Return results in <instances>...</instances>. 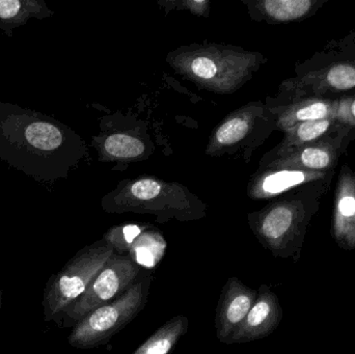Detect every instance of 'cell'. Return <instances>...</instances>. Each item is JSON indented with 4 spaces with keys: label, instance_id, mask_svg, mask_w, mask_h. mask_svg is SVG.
I'll return each mask as SVG.
<instances>
[{
    "label": "cell",
    "instance_id": "cell-7",
    "mask_svg": "<svg viewBox=\"0 0 355 354\" xmlns=\"http://www.w3.org/2000/svg\"><path fill=\"white\" fill-rule=\"evenodd\" d=\"M257 291L258 297L254 306L227 345L244 344L266 338L281 324L283 309L277 295L267 285H261Z\"/></svg>",
    "mask_w": 355,
    "mask_h": 354
},
{
    "label": "cell",
    "instance_id": "cell-3",
    "mask_svg": "<svg viewBox=\"0 0 355 354\" xmlns=\"http://www.w3.org/2000/svg\"><path fill=\"white\" fill-rule=\"evenodd\" d=\"M153 282V270H147L124 294L87 314L71 330L69 344L77 349L106 344L143 312Z\"/></svg>",
    "mask_w": 355,
    "mask_h": 354
},
{
    "label": "cell",
    "instance_id": "cell-20",
    "mask_svg": "<svg viewBox=\"0 0 355 354\" xmlns=\"http://www.w3.org/2000/svg\"><path fill=\"white\" fill-rule=\"evenodd\" d=\"M162 191V185L154 180H141L131 187V193L139 200H153L158 197Z\"/></svg>",
    "mask_w": 355,
    "mask_h": 354
},
{
    "label": "cell",
    "instance_id": "cell-12",
    "mask_svg": "<svg viewBox=\"0 0 355 354\" xmlns=\"http://www.w3.org/2000/svg\"><path fill=\"white\" fill-rule=\"evenodd\" d=\"M188 326L189 320L186 316H175L131 354H171L188 332Z\"/></svg>",
    "mask_w": 355,
    "mask_h": 354
},
{
    "label": "cell",
    "instance_id": "cell-5",
    "mask_svg": "<svg viewBox=\"0 0 355 354\" xmlns=\"http://www.w3.org/2000/svg\"><path fill=\"white\" fill-rule=\"evenodd\" d=\"M143 270L129 256L112 254L83 297L67 309L58 326L74 328L87 314L124 294L141 278Z\"/></svg>",
    "mask_w": 355,
    "mask_h": 354
},
{
    "label": "cell",
    "instance_id": "cell-19",
    "mask_svg": "<svg viewBox=\"0 0 355 354\" xmlns=\"http://www.w3.org/2000/svg\"><path fill=\"white\" fill-rule=\"evenodd\" d=\"M336 118L355 133V95L339 98Z\"/></svg>",
    "mask_w": 355,
    "mask_h": 354
},
{
    "label": "cell",
    "instance_id": "cell-13",
    "mask_svg": "<svg viewBox=\"0 0 355 354\" xmlns=\"http://www.w3.org/2000/svg\"><path fill=\"white\" fill-rule=\"evenodd\" d=\"M344 127L345 126L340 123L336 116L322 120L309 121L296 125L288 130L289 134L283 145L284 153H289L297 148L318 141L321 137L327 136Z\"/></svg>",
    "mask_w": 355,
    "mask_h": 354
},
{
    "label": "cell",
    "instance_id": "cell-15",
    "mask_svg": "<svg viewBox=\"0 0 355 354\" xmlns=\"http://www.w3.org/2000/svg\"><path fill=\"white\" fill-rule=\"evenodd\" d=\"M153 237L146 236L139 242L135 241L129 249V257L144 270H154L162 261L166 251V242L162 239Z\"/></svg>",
    "mask_w": 355,
    "mask_h": 354
},
{
    "label": "cell",
    "instance_id": "cell-2",
    "mask_svg": "<svg viewBox=\"0 0 355 354\" xmlns=\"http://www.w3.org/2000/svg\"><path fill=\"white\" fill-rule=\"evenodd\" d=\"M285 87L291 102L355 95V31L317 51L302 66L300 74Z\"/></svg>",
    "mask_w": 355,
    "mask_h": 354
},
{
    "label": "cell",
    "instance_id": "cell-6",
    "mask_svg": "<svg viewBox=\"0 0 355 354\" xmlns=\"http://www.w3.org/2000/svg\"><path fill=\"white\" fill-rule=\"evenodd\" d=\"M355 139V133L348 127L340 129L318 141L297 148L285 154L281 166L311 170V172H335L348 145Z\"/></svg>",
    "mask_w": 355,
    "mask_h": 354
},
{
    "label": "cell",
    "instance_id": "cell-10",
    "mask_svg": "<svg viewBox=\"0 0 355 354\" xmlns=\"http://www.w3.org/2000/svg\"><path fill=\"white\" fill-rule=\"evenodd\" d=\"M338 103L339 99L329 98H304L292 101L282 114L281 124L289 130L292 127L309 121L336 116Z\"/></svg>",
    "mask_w": 355,
    "mask_h": 354
},
{
    "label": "cell",
    "instance_id": "cell-14",
    "mask_svg": "<svg viewBox=\"0 0 355 354\" xmlns=\"http://www.w3.org/2000/svg\"><path fill=\"white\" fill-rule=\"evenodd\" d=\"M329 0H266L265 12L277 22H294L314 16Z\"/></svg>",
    "mask_w": 355,
    "mask_h": 354
},
{
    "label": "cell",
    "instance_id": "cell-22",
    "mask_svg": "<svg viewBox=\"0 0 355 354\" xmlns=\"http://www.w3.org/2000/svg\"><path fill=\"white\" fill-rule=\"evenodd\" d=\"M20 8L19 0H0V18L8 19L16 16Z\"/></svg>",
    "mask_w": 355,
    "mask_h": 354
},
{
    "label": "cell",
    "instance_id": "cell-18",
    "mask_svg": "<svg viewBox=\"0 0 355 354\" xmlns=\"http://www.w3.org/2000/svg\"><path fill=\"white\" fill-rule=\"evenodd\" d=\"M248 122L243 118H234L227 121L216 133L217 141L221 145H232L243 139L248 132Z\"/></svg>",
    "mask_w": 355,
    "mask_h": 354
},
{
    "label": "cell",
    "instance_id": "cell-16",
    "mask_svg": "<svg viewBox=\"0 0 355 354\" xmlns=\"http://www.w3.org/2000/svg\"><path fill=\"white\" fill-rule=\"evenodd\" d=\"M25 136L31 145L44 151L55 150L62 141L60 131L49 123H33L27 127Z\"/></svg>",
    "mask_w": 355,
    "mask_h": 354
},
{
    "label": "cell",
    "instance_id": "cell-4",
    "mask_svg": "<svg viewBox=\"0 0 355 354\" xmlns=\"http://www.w3.org/2000/svg\"><path fill=\"white\" fill-rule=\"evenodd\" d=\"M114 253L107 241H100L85 247L53 274L44 290V320L60 324L67 309L83 297Z\"/></svg>",
    "mask_w": 355,
    "mask_h": 354
},
{
    "label": "cell",
    "instance_id": "cell-11",
    "mask_svg": "<svg viewBox=\"0 0 355 354\" xmlns=\"http://www.w3.org/2000/svg\"><path fill=\"white\" fill-rule=\"evenodd\" d=\"M335 172H319L298 168H285L271 172L262 182V191L269 195H279L304 185L318 181L334 179Z\"/></svg>",
    "mask_w": 355,
    "mask_h": 354
},
{
    "label": "cell",
    "instance_id": "cell-9",
    "mask_svg": "<svg viewBox=\"0 0 355 354\" xmlns=\"http://www.w3.org/2000/svg\"><path fill=\"white\" fill-rule=\"evenodd\" d=\"M331 235L340 249H355V172L348 166H342L336 186Z\"/></svg>",
    "mask_w": 355,
    "mask_h": 354
},
{
    "label": "cell",
    "instance_id": "cell-17",
    "mask_svg": "<svg viewBox=\"0 0 355 354\" xmlns=\"http://www.w3.org/2000/svg\"><path fill=\"white\" fill-rule=\"evenodd\" d=\"M104 145L106 151L114 157L135 158L145 152V145L139 139L126 134L110 135Z\"/></svg>",
    "mask_w": 355,
    "mask_h": 354
},
{
    "label": "cell",
    "instance_id": "cell-23",
    "mask_svg": "<svg viewBox=\"0 0 355 354\" xmlns=\"http://www.w3.org/2000/svg\"><path fill=\"white\" fill-rule=\"evenodd\" d=\"M2 306V292L1 290H0V309H1Z\"/></svg>",
    "mask_w": 355,
    "mask_h": 354
},
{
    "label": "cell",
    "instance_id": "cell-21",
    "mask_svg": "<svg viewBox=\"0 0 355 354\" xmlns=\"http://www.w3.org/2000/svg\"><path fill=\"white\" fill-rule=\"evenodd\" d=\"M191 67L194 74L202 79L213 78L217 73L216 64L208 57L196 58Z\"/></svg>",
    "mask_w": 355,
    "mask_h": 354
},
{
    "label": "cell",
    "instance_id": "cell-1",
    "mask_svg": "<svg viewBox=\"0 0 355 354\" xmlns=\"http://www.w3.org/2000/svg\"><path fill=\"white\" fill-rule=\"evenodd\" d=\"M333 179L312 182L294 189V195L260 214L254 232L261 245L279 259L298 262L313 218Z\"/></svg>",
    "mask_w": 355,
    "mask_h": 354
},
{
    "label": "cell",
    "instance_id": "cell-8",
    "mask_svg": "<svg viewBox=\"0 0 355 354\" xmlns=\"http://www.w3.org/2000/svg\"><path fill=\"white\" fill-rule=\"evenodd\" d=\"M258 297V291L244 285L239 278H229L221 290L215 314V328L219 342L227 345Z\"/></svg>",
    "mask_w": 355,
    "mask_h": 354
}]
</instances>
